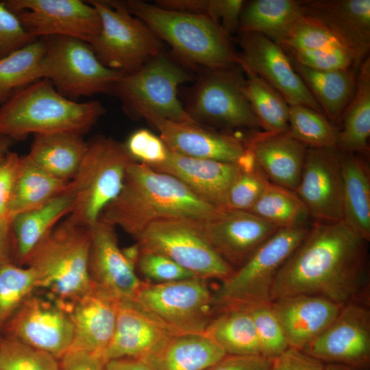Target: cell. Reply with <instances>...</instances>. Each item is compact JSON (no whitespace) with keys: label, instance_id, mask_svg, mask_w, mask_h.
Returning a JSON list of instances; mask_svg holds the SVG:
<instances>
[{"label":"cell","instance_id":"cell-1","mask_svg":"<svg viewBox=\"0 0 370 370\" xmlns=\"http://www.w3.org/2000/svg\"><path fill=\"white\" fill-rule=\"evenodd\" d=\"M367 243L343 221H315L279 270L271 301L310 295L341 306L369 304Z\"/></svg>","mask_w":370,"mask_h":370},{"label":"cell","instance_id":"cell-2","mask_svg":"<svg viewBox=\"0 0 370 370\" xmlns=\"http://www.w3.org/2000/svg\"><path fill=\"white\" fill-rule=\"evenodd\" d=\"M223 211L198 197L176 177L133 160L126 169L120 193L104 208L99 219L135 238L158 220L206 221Z\"/></svg>","mask_w":370,"mask_h":370},{"label":"cell","instance_id":"cell-3","mask_svg":"<svg viewBox=\"0 0 370 370\" xmlns=\"http://www.w3.org/2000/svg\"><path fill=\"white\" fill-rule=\"evenodd\" d=\"M105 112L99 101L69 99L48 79H40L1 106L0 134L14 141L29 134L71 132L83 136Z\"/></svg>","mask_w":370,"mask_h":370},{"label":"cell","instance_id":"cell-4","mask_svg":"<svg viewBox=\"0 0 370 370\" xmlns=\"http://www.w3.org/2000/svg\"><path fill=\"white\" fill-rule=\"evenodd\" d=\"M123 2L190 69L217 70L239 65L229 37L210 17L166 10L140 0Z\"/></svg>","mask_w":370,"mask_h":370},{"label":"cell","instance_id":"cell-5","mask_svg":"<svg viewBox=\"0 0 370 370\" xmlns=\"http://www.w3.org/2000/svg\"><path fill=\"white\" fill-rule=\"evenodd\" d=\"M90 242V227L67 217L42 239L25 262L24 267L35 272L38 288L47 291L67 310L92 287L88 271Z\"/></svg>","mask_w":370,"mask_h":370},{"label":"cell","instance_id":"cell-6","mask_svg":"<svg viewBox=\"0 0 370 370\" xmlns=\"http://www.w3.org/2000/svg\"><path fill=\"white\" fill-rule=\"evenodd\" d=\"M191 71L164 51L135 72L124 74L110 92L121 101L128 116L143 119L153 128L164 121L198 124L178 98L180 86L194 80Z\"/></svg>","mask_w":370,"mask_h":370},{"label":"cell","instance_id":"cell-7","mask_svg":"<svg viewBox=\"0 0 370 370\" xmlns=\"http://www.w3.org/2000/svg\"><path fill=\"white\" fill-rule=\"evenodd\" d=\"M134 160L124 144L99 135L87 141L83 160L69 188L74 196L68 218L90 227L120 193L128 165Z\"/></svg>","mask_w":370,"mask_h":370},{"label":"cell","instance_id":"cell-8","mask_svg":"<svg viewBox=\"0 0 370 370\" xmlns=\"http://www.w3.org/2000/svg\"><path fill=\"white\" fill-rule=\"evenodd\" d=\"M308 225L279 228L214 292L216 310L271 303L274 280L284 262L307 235Z\"/></svg>","mask_w":370,"mask_h":370},{"label":"cell","instance_id":"cell-9","mask_svg":"<svg viewBox=\"0 0 370 370\" xmlns=\"http://www.w3.org/2000/svg\"><path fill=\"white\" fill-rule=\"evenodd\" d=\"M97 10L101 29L88 43L106 67L130 74L164 51V42L123 1L89 0Z\"/></svg>","mask_w":370,"mask_h":370},{"label":"cell","instance_id":"cell-10","mask_svg":"<svg viewBox=\"0 0 370 370\" xmlns=\"http://www.w3.org/2000/svg\"><path fill=\"white\" fill-rule=\"evenodd\" d=\"M44 38L46 47L39 65L40 79H48L69 99L110 92L124 75L105 66L83 40L66 36Z\"/></svg>","mask_w":370,"mask_h":370},{"label":"cell","instance_id":"cell-11","mask_svg":"<svg viewBox=\"0 0 370 370\" xmlns=\"http://www.w3.org/2000/svg\"><path fill=\"white\" fill-rule=\"evenodd\" d=\"M244 72L240 65L201 69L184 91V108L198 124L226 130L259 127L244 92Z\"/></svg>","mask_w":370,"mask_h":370},{"label":"cell","instance_id":"cell-12","mask_svg":"<svg viewBox=\"0 0 370 370\" xmlns=\"http://www.w3.org/2000/svg\"><path fill=\"white\" fill-rule=\"evenodd\" d=\"M200 221L190 218L158 220L134 238L140 249L162 254L197 277L222 281L234 269L208 241Z\"/></svg>","mask_w":370,"mask_h":370},{"label":"cell","instance_id":"cell-13","mask_svg":"<svg viewBox=\"0 0 370 370\" xmlns=\"http://www.w3.org/2000/svg\"><path fill=\"white\" fill-rule=\"evenodd\" d=\"M134 300L174 334H204L216 313L214 293L208 280L199 277L143 281Z\"/></svg>","mask_w":370,"mask_h":370},{"label":"cell","instance_id":"cell-14","mask_svg":"<svg viewBox=\"0 0 370 370\" xmlns=\"http://www.w3.org/2000/svg\"><path fill=\"white\" fill-rule=\"evenodd\" d=\"M34 38L66 36L89 43L101 29L97 10L88 1L5 0Z\"/></svg>","mask_w":370,"mask_h":370},{"label":"cell","instance_id":"cell-15","mask_svg":"<svg viewBox=\"0 0 370 370\" xmlns=\"http://www.w3.org/2000/svg\"><path fill=\"white\" fill-rule=\"evenodd\" d=\"M5 336L40 349L60 360L72 343L73 327L69 311L51 297L29 296L9 319Z\"/></svg>","mask_w":370,"mask_h":370},{"label":"cell","instance_id":"cell-16","mask_svg":"<svg viewBox=\"0 0 370 370\" xmlns=\"http://www.w3.org/2000/svg\"><path fill=\"white\" fill-rule=\"evenodd\" d=\"M238 42V64L243 69L262 79L289 106L302 105L323 113L279 44L257 33H239Z\"/></svg>","mask_w":370,"mask_h":370},{"label":"cell","instance_id":"cell-17","mask_svg":"<svg viewBox=\"0 0 370 370\" xmlns=\"http://www.w3.org/2000/svg\"><path fill=\"white\" fill-rule=\"evenodd\" d=\"M302 350L325 364L367 370L370 364L369 304L343 306L332 322Z\"/></svg>","mask_w":370,"mask_h":370},{"label":"cell","instance_id":"cell-18","mask_svg":"<svg viewBox=\"0 0 370 370\" xmlns=\"http://www.w3.org/2000/svg\"><path fill=\"white\" fill-rule=\"evenodd\" d=\"M295 193L316 221H343V176L336 147H307Z\"/></svg>","mask_w":370,"mask_h":370},{"label":"cell","instance_id":"cell-19","mask_svg":"<svg viewBox=\"0 0 370 370\" xmlns=\"http://www.w3.org/2000/svg\"><path fill=\"white\" fill-rule=\"evenodd\" d=\"M115 227L100 219L90 227L88 271L92 284L119 301L134 299L143 280L119 246Z\"/></svg>","mask_w":370,"mask_h":370},{"label":"cell","instance_id":"cell-20","mask_svg":"<svg viewBox=\"0 0 370 370\" xmlns=\"http://www.w3.org/2000/svg\"><path fill=\"white\" fill-rule=\"evenodd\" d=\"M200 226L212 246L234 269L280 228L243 210H223L214 219L201 220Z\"/></svg>","mask_w":370,"mask_h":370},{"label":"cell","instance_id":"cell-21","mask_svg":"<svg viewBox=\"0 0 370 370\" xmlns=\"http://www.w3.org/2000/svg\"><path fill=\"white\" fill-rule=\"evenodd\" d=\"M301 3L305 15L325 27L353 54L358 70L370 48V0Z\"/></svg>","mask_w":370,"mask_h":370},{"label":"cell","instance_id":"cell-22","mask_svg":"<svg viewBox=\"0 0 370 370\" xmlns=\"http://www.w3.org/2000/svg\"><path fill=\"white\" fill-rule=\"evenodd\" d=\"M173 335L134 299L119 301L114 332L103 358H146Z\"/></svg>","mask_w":370,"mask_h":370},{"label":"cell","instance_id":"cell-23","mask_svg":"<svg viewBox=\"0 0 370 370\" xmlns=\"http://www.w3.org/2000/svg\"><path fill=\"white\" fill-rule=\"evenodd\" d=\"M119 300L92 284L69 307L73 336L69 350H82L103 357L116 326Z\"/></svg>","mask_w":370,"mask_h":370},{"label":"cell","instance_id":"cell-24","mask_svg":"<svg viewBox=\"0 0 370 370\" xmlns=\"http://www.w3.org/2000/svg\"><path fill=\"white\" fill-rule=\"evenodd\" d=\"M154 128L169 150L187 157L236 163L246 149L241 138L197 123L164 121Z\"/></svg>","mask_w":370,"mask_h":370},{"label":"cell","instance_id":"cell-25","mask_svg":"<svg viewBox=\"0 0 370 370\" xmlns=\"http://www.w3.org/2000/svg\"><path fill=\"white\" fill-rule=\"evenodd\" d=\"M151 168L176 177L198 197L221 210L228 189L242 173L236 163L194 158L171 150L164 163Z\"/></svg>","mask_w":370,"mask_h":370},{"label":"cell","instance_id":"cell-26","mask_svg":"<svg viewBox=\"0 0 370 370\" xmlns=\"http://www.w3.org/2000/svg\"><path fill=\"white\" fill-rule=\"evenodd\" d=\"M271 306L288 346L301 350L332 322L343 306L310 295L280 297Z\"/></svg>","mask_w":370,"mask_h":370},{"label":"cell","instance_id":"cell-27","mask_svg":"<svg viewBox=\"0 0 370 370\" xmlns=\"http://www.w3.org/2000/svg\"><path fill=\"white\" fill-rule=\"evenodd\" d=\"M257 166L272 184L295 191L299 184L307 147L288 133L263 132L246 144Z\"/></svg>","mask_w":370,"mask_h":370},{"label":"cell","instance_id":"cell-28","mask_svg":"<svg viewBox=\"0 0 370 370\" xmlns=\"http://www.w3.org/2000/svg\"><path fill=\"white\" fill-rule=\"evenodd\" d=\"M73 203L74 196L69 185L65 192L45 204L10 219L15 264L24 266L27 258L42 239L64 217L69 215Z\"/></svg>","mask_w":370,"mask_h":370},{"label":"cell","instance_id":"cell-29","mask_svg":"<svg viewBox=\"0 0 370 370\" xmlns=\"http://www.w3.org/2000/svg\"><path fill=\"white\" fill-rule=\"evenodd\" d=\"M289 58L294 69L320 106L323 113L338 125L354 94L358 71L352 67L333 71L315 70L302 65L291 56Z\"/></svg>","mask_w":370,"mask_h":370},{"label":"cell","instance_id":"cell-30","mask_svg":"<svg viewBox=\"0 0 370 370\" xmlns=\"http://www.w3.org/2000/svg\"><path fill=\"white\" fill-rule=\"evenodd\" d=\"M343 201V221L358 236L370 240V177L367 162L356 155L338 149Z\"/></svg>","mask_w":370,"mask_h":370},{"label":"cell","instance_id":"cell-31","mask_svg":"<svg viewBox=\"0 0 370 370\" xmlns=\"http://www.w3.org/2000/svg\"><path fill=\"white\" fill-rule=\"evenodd\" d=\"M227 354L204 334H175L146 360L155 370H206Z\"/></svg>","mask_w":370,"mask_h":370},{"label":"cell","instance_id":"cell-32","mask_svg":"<svg viewBox=\"0 0 370 370\" xmlns=\"http://www.w3.org/2000/svg\"><path fill=\"white\" fill-rule=\"evenodd\" d=\"M87 149L83 136L71 132L34 135L28 157L53 177L70 182Z\"/></svg>","mask_w":370,"mask_h":370},{"label":"cell","instance_id":"cell-33","mask_svg":"<svg viewBox=\"0 0 370 370\" xmlns=\"http://www.w3.org/2000/svg\"><path fill=\"white\" fill-rule=\"evenodd\" d=\"M305 16L301 1L254 0L241 11L238 33H257L279 44L292 26Z\"/></svg>","mask_w":370,"mask_h":370},{"label":"cell","instance_id":"cell-34","mask_svg":"<svg viewBox=\"0 0 370 370\" xmlns=\"http://www.w3.org/2000/svg\"><path fill=\"white\" fill-rule=\"evenodd\" d=\"M336 148L352 153H367L370 136V58L358 68L354 94L341 120Z\"/></svg>","mask_w":370,"mask_h":370},{"label":"cell","instance_id":"cell-35","mask_svg":"<svg viewBox=\"0 0 370 370\" xmlns=\"http://www.w3.org/2000/svg\"><path fill=\"white\" fill-rule=\"evenodd\" d=\"M70 182L58 179L35 164L27 155L20 156L8 219L38 208L65 192Z\"/></svg>","mask_w":370,"mask_h":370},{"label":"cell","instance_id":"cell-36","mask_svg":"<svg viewBox=\"0 0 370 370\" xmlns=\"http://www.w3.org/2000/svg\"><path fill=\"white\" fill-rule=\"evenodd\" d=\"M228 355H262L253 319L246 308L217 310L204 332Z\"/></svg>","mask_w":370,"mask_h":370},{"label":"cell","instance_id":"cell-37","mask_svg":"<svg viewBox=\"0 0 370 370\" xmlns=\"http://www.w3.org/2000/svg\"><path fill=\"white\" fill-rule=\"evenodd\" d=\"M243 71L246 77L244 92L259 126L267 133H288L290 106L260 77Z\"/></svg>","mask_w":370,"mask_h":370},{"label":"cell","instance_id":"cell-38","mask_svg":"<svg viewBox=\"0 0 370 370\" xmlns=\"http://www.w3.org/2000/svg\"><path fill=\"white\" fill-rule=\"evenodd\" d=\"M40 38L0 59V105L16 92L40 79L39 65L45 50Z\"/></svg>","mask_w":370,"mask_h":370},{"label":"cell","instance_id":"cell-39","mask_svg":"<svg viewBox=\"0 0 370 370\" xmlns=\"http://www.w3.org/2000/svg\"><path fill=\"white\" fill-rule=\"evenodd\" d=\"M248 212L280 228L308 225L310 216L295 191L271 182Z\"/></svg>","mask_w":370,"mask_h":370},{"label":"cell","instance_id":"cell-40","mask_svg":"<svg viewBox=\"0 0 370 370\" xmlns=\"http://www.w3.org/2000/svg\"><path fill=\"white\" fill-rule=\"evenodd\" d=\"M340 127L323 113L302 106H290L288 134L310 148L336 147Z\"/></svg>","mask_w":370,"mask_h":370},{"label":"cell","instance_id":"cell-41","mask_svg":"<svg viewBox=\"0 0 370 370\" xmlns=\"http://www.w3.org/2000/svg\"><path fill=\"white\" fill-rule=\"evenodd\" d=\"M37 288L38 281L33 269L13 261L0 264V331Z\"/></svg>","mask_w":370,"mask_h":370},{"label":"cell","instance_id":"cell-42","mask_svg":"<svg viewBox=\"0 0 370 370\" xmlns=\"http://www.w3.org/2000/svg\"><path fill=\"white\" fill-rule=\"evenodd\" d=\"M0 370H61L51 354L5 336L0 340Z\"/></svg>","mask_w":370,"mask_h":370},{"label":"cell","instance_id":"cell-43","mask_svg":"<svg viewBox=\"0 0 370 370\" xmlns=\"http://www.w3.org/2000/svg\"><path fill=\"white\" fill-rule=\"evenodd\" d=\"M279 45L286 51L345 47L325 27L306 15L292 26Z\"/></svg>","mask_w":370,"mask_h":370},{"label":"cell","instance_id":"cell-44","mask_svg":"<svg viewBox=\"0 0 370 370\" xmlns=\"http://www.w3.org/2000/svg\"><path fill=\"white\" fill-rule=\"evenodd\" d=\"M271 304L246 308L253 319L262 355L273 359L289 346Z\"/></svg>","mask_w":370,"mask_h":370},{"label":"cell","instance_id":"cell-45","mask_svg":"<svg viewBox=\"0 0 370 370\" xmlns=\"http://www.w3.org/2000/svg\"><path fill=\"white\" fill-rule=\"evenodd\" d=\"M270 182L257 167L250 173H241L226 194L223 210L248 211Z\"/></svg>","mask_w":370,"mask_h":370},{"label":"cell","instance_id":"cell-46","mask_svg":"<svg viewBox=\"0 0 370 370\" xmlns=\"http://www.w3.org/2000/svg\"><path fill=\"white\" fill-rule=\"evenodd\" d=\"M150 283H166L197 277L170 258L140 249L136 269Z\"/></svg>","mask_w":370,"mask_h":370},{"label":"cell","instance_id":"cell-47","mask_svg":"<svg viewBox=\"0 0 370 370\" xmlns=\"http://www.w3.org/2000/svg\"><path fill=\"white\" fill-rule=\"evenodd\" d=\"M297 62L315 70L333 71L354 68L355 58L345 47H331L314 50L286 51Z\"/></svg>","mask_w":370,"mask_h":370},{"label":"cell","instance_id":"cell-48","mask_svg":"<svg viewBox=\"0 0 370 370\" xmlns=\"http://www.w3.org/2000/svg\"><path fill=\"white\" fill-rule=\"evenodd\" d=\"M124 145L134 160L149 167L164 163L169 153L160 136L145 128L132 132Z\"/></svg>","mask_w":370,"mask_h":370},{"label":"cell","instance_id":"cell-49","mask_svg":"<svg viewBox=\"0 0 370 370\" xmlns=\"http://www.w3.org/2000/svg\"><path fill=\"white\" fill-rule=\"evenodd\" d=\"M36 40L26 31L17 14L0 1V59Z\"/></svg>","mask_w":370,"mask_h":370},{"label":"cell","instance_id":"cell-50","mask_svg":"<svg viewBox=\"0 0 370 370\" xmlns=\"http://www.w3.org/2000/svg\"><path fill=\"white\" fill-rule=\"evenodd\" d=\"M245 3L243 0H208L206 16L218 23L230 38L234 32L237 31Z\"/></svg>","mask_w":370,"mask_h":370},{"label":"cell","instance_id":"cell-51","mask_svg":"<svg viewBox=\"0 0 370 370\" xmlns=\"http://www.w3.org/2000/svg\"><path fill=\"white\" fill-rule=\"evenodd\" d=\"M20 156L8 151L0 158V219H8V208L12 195ZM10 220V219H9Z\"/></svg>","mask_w":370,"mask_h":370},{"label":"cell","instance_id":"cell-52","mask_svg":"<svg viewBox=\"0 0 370 370\" xmlns=\"http://www.w3.org/2000/svg\"><path fill=\"white\" fill-rule=\"evenodd\" d=\"M324 366L303 350L289 347L272 359L270 370H323Z\"/></svg>","mask_w":370,"mask_h":370},{"label":"cell","instance_id":"cell-53","mask_svg":"<svg viewBox=\"0 0 370 370\" xmlns=\"http://www.w3.org/2000/svg\"><path fill=\"white\" fill-rule=\"evenodd\" d=\"M272 359L262 355H228L206 370H270Z\"/></svg>","mask_w":370,"mask_h":370},{"label":"cell","instance_id":"cell-54","mask_svg":"<svg viewBox=\"0 0 370 370\" xmlns=\"http://www.w3.org/2000/svg\"><path fill=\"white\" fill-rule=\"evenodd\" d=\"M61 370H105L102 356L82 350H69L59 360Z\"/></svg>","mask_w":370,"mask_h":370},{"label":"cell","instance_id":"cell-55","mask_svg":"<svg viewBox=\"0 0 370 370\" xmlns=\"http://www.w3.org/2000/svg\"><path fill=\"white\" fill-rule=\"evenodd\" d=\"M105 370H155L145 359L138 358H119L106 362Z\"/></svg>","mask_w":370,"mask_h":370},{"label":"cell","instance_id":"cell-56","mask_svg":"<svg viewBox=\"0 0 370 370\" xmlns=\"http://www.w3.org/2000/svg\"><path fill=\"white\" fill-rule=\"evenodd\" d=\"M12 243L9 219H0V264L12 261Z\"/></svg>","mask_w":370,"mask_h":370},{"label":"cell","instance_id":"cell-57","mask_svg":"<svg viewBox=\"0 0 370 370\" xmlns=\"http://www.w3.org/2000/svg\"><path fill=\"white\" fill-rule=\"evenodd\" d=\"M126 260L136 269L140 254V247L136 243L134 245L121 249Z\"/></svg>","mask_w":370,"mask_h":370},{"label":"cell","instance_id":"cell-58","mask_svg":"<svg viewBox=\"0 0 370 370\" xmlns=\"http://www.w3.org/2000/svg\"><path fill=\"white\" fill-rule=\"evenodd\" d=\"M14 142L12 139L0 134V158L10 151V148Z\"/></svg>","mask_w":370,"mask_h":370},{"label":"cell","instance_id":"cell-59","mask_svg":"<svg viewBox=\"0 0 370 370\" xmlns=\"http://www.w3.org/2000/svg\"><path fill=\"white\" fill-rule=\"evenodd\" d=\"M323 370H365L354 367L341 365V364H334V363H328L325 364Z\"/></svg>","mask_w":370,"mask_h":370},{"label":"cell","instance_id":"cell-60","mask_svg":"<svg viewBox=\"0 0 370 370\" xmlns=\"http://www.w3.org/2000/svg\"><path fill=\"white\" fill-rule=\"evenodd\" d=\"M1 337L0 336V340H1Z\"/></svg>","mask_w":370,"mask_h":370}]
</instances>
